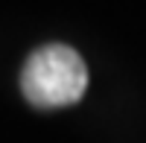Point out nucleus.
<instances>
[{"label": "nucleus", "mask_w": 146, "mask_h": 143, "mask_svg": "<svg viewBox=\"0 0 146 143\" xmlns=\"http://www.w3.org/2000/svg\"><path fill=\"white\" fill-rule=\"evenodd\" d=\"M21 91L35 108H64L88 91V67L73 47H38L21 70Z\"/></svg>", "instance_id": "f257e3e1"}]
</instances>
